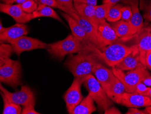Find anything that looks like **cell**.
<instances>
[{"label":"cell","mask_w":151,"mask_h":114,"mask_svg":"<svg viewBox=\"0 0 151 114\" xmlns=\"http://www.w3.org/2000/svg\"><path fill=\"white\" fill-rule=\"evenodd\" d=\"M83 43L81 50L76 55H69L64 63L74 77H83L92 74L95 65L102 61L99 49L88 41Z\"/></svg>","instance_id":"1"},{"label":"cell","mask_w":151,"mask_h":114,"mask_svg":"<svg viewBox=\"0 0 151 114\" xmlns=\"http://www.w3.org/2000/svg\"><path fill=\"white\" fill-rule=\"evenodd\" d=\"M83 85L97 104L99 113H104L106 110L113 105V101L108 97L93 74L88 75L84 77Z\"/></svg>","instance_id":"2"},{"label":"cell","mask_w":151,"mask_h":114,"mask_svg":"<svg viewBox=\"0 0 151 114\" xmlns=\"http://www.w3.org/2000/svg\"><path fill=\"white\" fill-rule=\"evenodd\" d=\"M83 46V42L79 41L73 34H70L63 40L47 44L46 49L52 57L61 61L66 55L78 52Z\"/></svg>","instance_id":"3"},{"label":"cell","mask_w":151,"mask_h":114,"mask_svg":"<svg viewBox=\"0 0 151 114\" xmlns=\"http://www.w3.org/2000/svg\"><path fill=\"white\" fill-rule=\"evenodd\" d=\"M136 45L130 46L119 42H116L100 50V54L102 61H104L112 68L119 63L125 57L132 52L136 47Z\"/></svg>","instance_id":"4"},{"label":"cell","mask_w":151,"mask_h":114,"mask_svg":"<svg viewBox=\"0 0 151 114\" xmlns=\"http://www.w3.org/2000/svg\"><path fill=\"white\" fill-rule=\"evenodd\" d=\"M114 76L124 85L126 92H135L138 84L142 82L146 76L150 75L146 68H141L124 72L123 70L115 68H112Z\"/></svg>","instance_id":"5"},{"label":"cell","mask_w":151,"mask_h":114,"mask_svg":"<svg viewBox=\"0 0 151 114\" xmlns=\"http://www.w3.org/2000/svg\"><path fill=\"white\" fill-rule=\"evenodd\" d=\"M0 81L15 89L22 84V65L19 61L9 58L0 65Z\"/></svg>","instance_id":"6"},{"label":"cell","mask_w":151,"mask_h":114,"mask_svg":"<svg viewBox=\"0 0 151 114\" xmlns=\"http://www.w3.org/2000/svg\"><path fill=\"white\" fill-rule=\"evenodd\" d=\"M1 91L4 94L7 98L10 101L24 107L29 105H35V98L34 92L29 86L24 85L22 86L19 91L15 92H10L0 84Z\"/></svg>","instance_id":"7"},{"label":"cell","mask_w":151,"mask_h":114,"mask_svg":"<svg viewBox=\"0 0 151 114\" xmlns=\"http://www.w3.org/2000/svg\"><path fill=\"white\" fill-rule=\"evenodd\" d=\"M84 81L83 77H75L73 81L64 95L68 113L71 114L75 108L83 99L81 92V86Z\"/></svg>","instance_id":"8"},{"label":"cell","mask_w":151,"mask_h":114,"mask_svg":"<svg viewBox=\"0 0 151 114\" xmlns=\"http://www.w3.org/2000/svg\"><path fill=\"white\" fill-rule=\"evenodd\" d=\"M13 48L14 53L18 56L24 52L36 49H47V44L36 38L23 36L12 40L9 42Z\"/></svg>","instance_id":"9"},{"label":"cell","mask_w":151,"mask_h":114,"mask_svg":"<svg viewBox=\"0 0 151 114\" xmlns=\"http://www.w3.org/2000/svg\"><path fill=\"white\" fill-rule=\"evenodd\" d=\"M114 102L129 107H147L151 106V99L147 96L137 92H126L116 98Z\"/></svg>","instance_id":"10"},{"label":"cell","mask_w":151,"mask_h":114,"mask_svg":"<svg viewBox=\"0 0 151 114\" xmlns=\"http://www.w3.org/2000/svg\"><path fill=\"white\" fill-rule=\"evenodd\" d=\"M135 37L136 45L138 46L140 53V57L142 64L146 68V56L147 52L151 50V27L145 25L143 28L138 33Z\"/></svg>","instance_id":"11"},{"label":"cell","mask_w":151,"mask_h":114,"mask_svg":"<svg viewBox=\"0 0 151 114\" xmlns=\"http://www.w3.org/2000/svg\"><path fill=\"white\" fill-rule=\"evenodd\" d=\"M96 30L100 49L114 43L118 39L113 29L106 21L100 22Z\"/></svg>","instance_id":"12"},{"label":"cell","mask_w":151,"mask_h":114,"mask_svg":"<svg viewBox=\"0 0 151 114\" xmlns=\"http://www.w3.org/2000/svg\"><path fill=\"white\" fill-rule=\"evenodd\" d=\"M0 11L12 17L18 23L25 24L33 19L32 13L25 12L19 4L1 3L0 4Z\"/></svg>","instance_id":"13"},{"label":"cell","mask_w":151,"mask_h":114,"mask_svg":"<svg viewBox=\"0 0 151 114\" xmlns=\"http://www.w3.org/2000/svg\"><path fill=\"white\" fill-rule=\"evenodd\" d=\"M92 74L95 76L105 91L114 82L116 78L112 70L107 68L101 62L95 65L92 70Z\"/></svg>","instance_id":"14"},{"label":"cell","mask_w":151,"mask_h":114,"mask_svg":"<svg viewBox=\"0 0 151 114\" xmlns=\"http://www.w3.org/2000/svg\"><path fill=\"white\" fill-rule=\"evenodd\" d=\"M69 15L76 20L78 22L81 26L82 27V28L83 29L86 34L88 41L94 46L96 47V48L100 49L97 39L96 28L91 23L88 22L86 19L81 16L78 13V12L71 13Z\"/></svg>","instance_id":"15"},{"label":"cell","mask_w":151,"mask_h":114,"mask_svg":"<svg viewBox=\"0 0 151 114\" xmlns=\"http://www.w3.org/2000/svg\"><path fill=\"white\" fill-rule=\"evenodd\" d=\"M114 68L123 71H129L139 68H146L141 61L139 52L137 46L132 52L125 57Z\"/></svg>","instance_id":"16"},{"label":"cell","mask_w":151,"mask_h":114,"mask_svg":"<svg viewBox=\"0 0 151 114\" xmlns=\"http://www.w3.org/2000/svg\"><path fill=\"white\" fill-rule=\"evenodd\" d=\"M29 33L28 28L24 24L17 23L0 34V43H8L12 40L25 36Z\"/></svg>","instance_id":"17"},{"label":"cell","mask_w":151,"mask_h":114,"mask_svg":"<svg viewBox=\"0 0 151 114\" xmlns=\"http://www.w3.org/2000/svg\"><path fill=\"white\" fill-rule=\"evenodd\" d=\"M122 3L129 5L131 8L132 15L129 23L137 33L140 31L145 25L143 18L141 15L139 7V0H122Z\"/></svg>","instance_id":"18"},{"label":"cell","mask_w":151,"mask_h":114,"mask_svg":"<svg viewBox=\"0 0 151 114\" xmlns=\"http://www.w3.org/2000/svg\"><path fill=\"white\" fill-rule=\"evenodd\" d=\"M118 37L125 40H129L133 38L136 34L132 25L129 22L123 20L112 23L111 25Z\"/></svg>","instance_id":"19"},{"label":"cell","mask_w":151,"mask_h":114,"mask_svg":"<svg viewBox=\"0 0 151 114\" xmlns=\"http://www.w3.org/2000/svg\"><path fill=\"white\" fill-rule=\"evenodd\" d=\"M73 3L78 13L96 28L99 23L95 17L96 6H91L77 1H74Z\"/></svg>","instance_id":"20"},{"label":"cell","mask_w":151,"mask_h":114,"mask_svg":"<svg viewBox=\"0 0 151 114\" xmlns=\"http://www.w3.org/2000/svg\"><path fill=\"white\" fill-rule=\"evenodd\" d=\"M60 14L68 22L72 31V34L76 38L81 42H89L87 40V36L84 30L76 20L64 12H60Z\"/></svg>","instance_id":"21"},{"label":"cell","mask_w":151,"mask_h":114,"mask_svg":"<svg viewBox=\"0 0 151 114\" xmlns=\"http://www.w3.org/2000/svg\"><path fill=\"white\" fill-rule=\"evenodd\" d=\"M94 99L88 95L74 109L71 114H91L97 110Z\"/></svg>","instance_id":"22"},{"label":"cell","mask_w":151,"mask_h":114,"mask_svg":"<svg viewBox=\"0 0 151 114\" xmlns=\"http://www.w3.org/2000/svg\"><path fill=\"white\" fill-rule=\"evenodd\" d=\"M41 17H48L56 20L60 23H63L57 13L52 7L44 5H38V8L32 13L33 19Z\"/></svg>","instance_id":"23"},{"label":"cell","mask_w":151,"mask_h":114,"mask_svg":"<svg viewBox=\"0 0 151 114\" xmlns=\"http://www.w3.org/2000/svg\"><path fill=\"white\" fill-rule=\"evenodd\" d=\"M105 92L108 97L114 102L116 98L126 92V91L124 85L116 77L114 82Z\"/></svg>","instance_id":"24"},{"label":"cell","mask_w":151,"mask_h":114,"mask_svg":"<svg viewBox=\"0 0 151 114\" xmlns=\"http://www.w3.org/2000/svg\"><path fill=\"white\" fill-rule=\"evenodd\" d=\"M1 94L4 103L2 114H20L22 113V108L20 105L10 101L2 92L1 91Z\"/></svg>","instance_id":"25"},{"label":"cell","mask_w":151,"mask_h":114,"mask_svg":"<svg viewBox=\"0 0 151 114\" xmlns=\"http://www.w3.org/2000/svg\"><path fill=\"white\" fill-rule=\"evenodd\" d=\"M115 5L111 2H108L95 7V17L99 23L106 21V17L109 11Z\"/></svg>","instance_id":"26"},{"label":"cell","mask_w":151,"mask_h":114,"mask_svg":"<svg viewBox=\"0 0 151 114\" xmlns=\"http://www.w3.org/2000/svg\"><path fill=\"white\" fill-rule=\"evenodd\" d=\"M124 4H117L109 9L106 17V19L110 23H114L121 20V10Z\"/></svg>","instance_id":"27"},{"label":"cell","mask_w":151,"mask_h":114,"mask_svg":"<svg viewBox=\"0 0 151 114\" xmlns=\"http://www.w3.org/2000/svg\"><path fill=\"white\" fill-rule=\"evenodd\" d=\"M14 53L13 46L11 44L5 43L0 44V65H2L5 61L10 58Z\"/></svg>","instance_id":"28"},{"label":"cell","mask_w":151,"mask_h":114,"mask_svg":"<svg viewBox=\"0 0 151 114\" xmlns=\"http://www.w3.org/2000/svg\"><path fill=\"white\" fill-rule=\"evenodd\" d=\"M58 7V8L61 11L66 13L67 14H70L71 13L77 12L74 6V0H56Z\"/></svg>","instance_id":"29"},{"label":"cell","mask_w":151,"mask_h":114,"mask_svg":"<svg viewBox=\"0 0 151 114\" xmlns=\"http://www.w3.org/2000/svg\"><path fill=\"white\" fill-rule=\"evenodd\" d=\"M139 6L143 18L146 22H151V0H140Z\"/></svg>","instance_id":"30"},{"label":"cell","mask_w":151,"mask_h":114,"mask_svg":"<svg viewBox=\"0 0 151 114\" xmlns=\"http://www.w3.org/2000/svg\"><path fill=\"white\" fill-rule=\"evenodd\" d=\"M22 9L27 13H33L37 10L38 5L35 0H27L23 4H20Z\"/></svg>","instance_id":"31"},{"label":"cell","mask_w":151,"mask_h":114,"mask_svg":"<svg viewBox=\"0 0 151 114\" xmlns=\"http://www.w3.org/2000/svg\"><path fill=\"white\" fill-rule=\"evenodd\" d=\"M121 20L129 22L132 17V13L131 8L129 5L124 6L121 10Z\"/></svg>","instance_id":"32"},{"label":"cell","mask_w":151,"mask_h":114,"mask_svg":"<svg viewBox=\"0 0 151 114\" xmlns=\"http://www.w3.org/2000/svg\"><path fill=\"white\" fill-rule=\"evenodd\" d=\"M149 89H150V87H147L142 81L137 86L135 92L137 93L140 95L147 97Z\"/></svg>","instance_id":"33"},{"label":"cell","mask_w":151,"mask_h":114,"mask_svg":"<svg viewBox=\"0 0 151 114\" xmlns=\"http://www.w3.org/2000/svg\"><path fill=\"white\" fill-rule=\"evenodd\" d=\"M38 5L48 6L52 8H57L58 4L56 0H35Z\"/></svg>","instance_id":"34"},{"label":"cell","mask_w":151,"mask_h":114,"mask_svg":"<svg viewBox=\"0 0 151 114\" xmlns=\"http://www.w3.org/2000/svg\"><path fill=\"white\" fill-rule=\"evenodd\" d=\"M35 106L33 104L29 105L24 106L22 110L21 114H40V113L37 112L35 109Z\"/></svg>","instance_id":"35"},{"label":"cell","mask_w":151,"mask_h":114,"mask_svg":"<svg viewBox=\"0 0 151 114\" xmlns=\"http://www.w3.org/2000/svg\"><path fill=\"white\" fill-rule=\"evenodd\" d=\"M126 114H146L145 111L143 110H140L135 107H130L128 109Z\"/></svg>","instance_id":"36"},{"label":"cell","mask_w":151,"mask_h":114,"mask_svg":"<svg viewBox=\"0 0 151 114\" xmlns=\"http://www.w3.org/2000/svg\"><path fill=\"white\" fill-rule=\"evenodd\" d=\"M105 114H121L122 113L119 111L118 109L114 106L109 107L104 112Z\"/></svg>","instance_id":"37"},{"label":"cell","mask_w":151,"mask_h":114,"mask_svg":"<svg viewBox=\"0 0 151 114\" xmlns=\"http://www.w3.org/2000/svg\"><path fill=\"white\" fill-rule=\"evenodd\" d=\"M146 65L147 68L151 70V50L147 53L146 56Z\"/></svg>","instance_id":"38"},{"label":"cell","mask_w":151,"mask_h":114,"mask_svg":"<svg viewBox=\"0 0 151 114\" xmlns=\"http://www.w3.org/2000/svg\"><path fill=\"white\" fill-rule=\"evenodd\" d=\"M74 1H78L91 6H97V0H74Z\"/></svg>","instance_id":"39"},{"label":"cell","mask_w":151,"mask_h":114,"mask_svg":"<svg viewBox=\"0 0 151 114\" xmlns=\"http://www.w3.org/2000/svg\"><path fill=\"white\" fill-rule=\"evenodd\" d=\"M142 82H143L146 86H147L151 87V76H146L145 79L142 80Z\"/></svg>","instance_id":"40"},{"label":"cell","mask_w":151,"mask_h":114,"mask_svg":"<svg viewBox=\"0 0 151 114\" xmlns=\"http://www.w3.org/2000/svg\"><path fill=\"white\" fill-rule=\"evenodd\" d=\"M119 1H120V0H103V3L111 2V3L116 4Z\"/></svg>","instance_id":"41"},{"label":"cell","mask_w":151,"mask_h":114,"mask_svg":"<svg viewBox=\"0 0 151 114\" xmlns=\"http://www.w3.org/2000/svg\"><path fill=\"white\" fill-rule=\"evenodd\" d=\"M27 0H12V4H13L14 3H16L17 4H23V3H24V2L26 1Z\"/></svg>","instance_id":"42"},{"label":"cell","mask_w":151,"mask_h":114,"mask_svg":"<svg viewBox=\"0 0 151 114\" xmlns=\"http://www.w3.org/2000/svg\"><path fill=\"white\" fill-rule=\"evenodd\" d=\"M146 114H151V106L146 107L144 110Z\"/></svg>","instance_id":"43"},{"label":"cell","mask_w":151,"mask_h":114,"mask_svg":"<svg viewBox=\"0 0 151 114\" xmlns=\"http://www.w3.org/2000/svg\"><path fill=\"white\" fill-rule=\"evenodd\" d=\"M7 28H4L3 27L2 25L1 21L0 22V34L3 33L5 30H6Z\"/></svg>","instance_id":"44"},{"label":"cell","mask_w":151,"mask_h":114,"mask_svg":"<svg viewBox=\"0 0 151 114\" xmlns=\"http://www.w3.org/2000/svg\"><path fill=\"white\" fill-rule=\"evenodd\" d=\"M1 1H3V3L5 4H13L12 0H1Z\"/></svg>","instance_id":"45"},{"label":"cell","mask_w":151,"mask_h":114,"mask_svg":"<svg viewBox=\"0 0 151 114\" xmlns=\"http://www.w3.org/2000/svg\"><path fill=\"white\" fill-rule=\"evenodd\" d=\"M147 97H148L150 99H151V88L150 87L149 89V91H148V94H147Z\"/></svg>","instance_id":"46"}]
</instances>
